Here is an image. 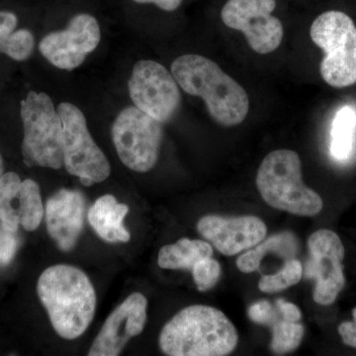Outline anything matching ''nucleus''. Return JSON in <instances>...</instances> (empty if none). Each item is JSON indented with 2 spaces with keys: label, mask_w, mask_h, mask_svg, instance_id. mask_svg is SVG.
<instances>
[{
  "label": "nucleus",
  "mask_w": 356,
  "mask_h": 356,
  "mask_svg": "<svg viewBox=\"0 0 356 356\" xmlns=\"http://www.w3.org/2000/svg\"><path fill=\"white\" fill-rule=\"evenodd\" d=\"M37 293L58 336H83L96 310L95 287L83 270L69 264L48 267L40 275Z\"/></svg>",
  "instance_id": "obj_1"
},
{
  "label": "nucleus",
  "mask_w": 356,
  "mask_h": 356,
  "mask_svg": "<svg viewBox=\"0 0 356 356\" xmlns=\"http://www.w3.org/2000/svg\"><path fill=\"white\" fill-rule=\"evenodd\" d=\"M159 343L168 356H225L236 350L238 334L222 311L192 305L166 323Z\"/></svg>",
  "instance_id": "obj_2"
},
{
  "label": "nucleus",
  "mask_w": 356,
  "mask_h": 356,
  "mask_svg": "<svg viewBox=\"0 0 356 356\" xmlns=\"http://www.w3.org/2000/svg\"><path fill=\"white\" fill-rule=\"evenodd\" d=\"M172 74L184 92L202 98L210 116L220 125H240L247 118L248 93L210 58L181 56L173 60Z\"/></svg>",
  "instance_id": "obj_3"
},
{
  "label": "nucleus",
  "mask_w": 356,
  "mask_h": 356,
  "mask_svg": "<svg viewBox=\"0 0 356 356\" xmlns=\"http://www.w3.org/2000/svg\"><path fill=\"white\" fill-rule=\"evenodd\" d=\"M257 186L269 206L297 216H316L324 207L322 197L302 181L301 159L291 149L267 154L257 170Z\"/></svg>",
  "instance_id": "obj_4"
},
{
  "label": "nucleus",
  "mask_w": 356,
  "mask_h": 356,
  "mask_svg": "<svg viewBox=\"0 0 356 356\" xmlns=\"http://www.w3.org/2000/svg\"><path fill=\"white\" fill-rule=\"evenodd\" d=\"M21 118L25 165L60 170L64 165V130L50 96L30 91L21 102Z\"/></svg>",
  "instance_id": "obj_5"
},
{
  "label": "nucleus",
  "mask_w": 356,
  "mask_h": 356,
  "mask_svg": "<svg viewBox=\"0 0 356 356\" xmlns=\"http://www.w3.org/2000/svg\"><path fill=\"white\" fill-rule=\"evenodd\" d=\"M314 44L325 53L320 65L325 83L343 88L356 83V26L348 14L327 11L311 26Z\"/></svg>",
  "instance_id": "obj_6"
},
{
  "label": "nucleus",
  "mask_w": 356,
  "mask_h": 356,
  "mask_svg": "<svg viewBox=\"0 0 356 356\" xmlns=\"http://www.w3.org/2000/svg\"><path fill=\"white\" fill-rule=\"evenodd\" d=\"M64 130V165L70 175L79 178L84 186L104 181L111 173L106 156L89 133L86 117L76 105L58 106Z\"/></svg>",
  "instance_id": "obj_7"
},
{
  "label": "nucleus",
  "mask_w": 356,
  "mask_h": 356,
  "mask_svg": "<svg viewBox=\"0 0 356 356\" xmlns=\"http://www.w3.org/2000/svg\"><path fill=\"white\" fill-rule=\"evenodd\" d=\"M134 106L122 110L112 125L115 149L124 165L136 172H147L158 163L163 126Z\"/></svg>",
  "instance_id": "obj_8"
},
{
  "label": "nucleus",
  "mask_w": 356,
  "mask_h": 356,
  "mask_svg": "<svg viewBox=\"0 0 356 356\" xmlns=\"http://www.w3.org/2000/svg\"><path fill=\"white\" fill-rule=\"evenodd\" d=\"M131 99L137 108L165 123L181 104L179 86L172 72L154 60H139L128 83Z\"/></svg>",
  "instance_id": "obj_9"
},
{
  "label": "nucleus",
  "mask_w": 356,
  "mask_h": 356,
  "mask_svg": "<svg viewBox=\"0 0 356 356\" xmlns=\"http://www.w3.org/2000/svg\"><path fill=\"white\" fill-rule=\"evenodd\" d=\"M275 0H228L221 11L224 24L243 33L252 50L259 55L280 48L284 30L281 21L271 15Z\"/></svg>",
  "instance_id": "obj_10"
},
{
  "label": "nucleus",
  "mask_w": 356,
  "mask_h": 356,
  "mask_svg": "<svg viewBox=\"0 0 356 356\" xmlns=\"http://www.w3.org/2000/svg\"><path fill=\"white\" fill-rule=\"evenodd\" d=\"M308 250L304 274L307 280H315L314 301L320 305H332L346 285L343 242L331 229H318L309 238Z\"/></svg>",
  "instance_id": "obj_11"
},
{
  "label": "nucleus",
  "mask_w": 356,
  "mask_h": 356,
  "mask_svg": "<svg viewBox=\"0 0 356 356\" xmlns=\"http://www.w3.org/2000/svg\"><path fill=\"white\" fill-rule=\"evenodd\" d=\"M100 40L102 30L97 19L90 14L79 13L72 18L65 29L44 36L39 50L54 67L74 70L97 48Z\"/></svg>",
  "instance_id": "obj_12"
},
{
  "label": "nucleus",
  "mask_w": 356,
  "mask_h": 356,
  "mask_svg": "<svg viewBox=\"0 0 356 356\" xmlns=\"http://www.w3.org/2000/svg\"><path fill=\"white\" fill-rule=\"evenodd\" d=\"M147 300L142 293H132L108 316L97 334L89 356H117L134 337L144 331Z\"/></svg>",
  "instance_id": "obj_13"
},
{
  "label": "nucleus",
  "mask_w": 356,
  "mask_h": 356,
  "mask_svg": "<svg viewBox=\"0 0 356 356\" xmlns=\"http://www.w3.org/2000/svg\"><path fill=\"white\" fill-rule=\"evenodd\" d=\"M197 229L218 252L232 257L250 250L266 238V222L255 216L208 215L199 220Z\"/></svg>",
  "instance_id": "obj_14"
},
{
  "label": "nucleus",
  "mask_w": 356,
  "mask_h": 356,
  "mask_svg": "<svg viewBox=\"0 0 356 356\" xmlns=\"http://www.w3.org/2000/svg\"><path fill=\"white\" fill-rule=\"evenodd\" d=\"M86 205L81 191L65 188L60 189L47 201V229L62 252H70L76 247L83 229Z\"/></svg>",
  "instance_id": "obj_15"
},
{
  "label": "nucleus",
  "mask_w": 356,
  "mask_h": 356,
  "mask_svg": "<svg viewBox=\"0 0 356 356\" xmlns=\"http://www.w3.org/2000/svg\"><path fill=\"white\" fill-rule=\"evenodd\" d=\"M126 204L118 203L111 194L97 199L88 213L89 224L96 234L107 243H127L130 233L124 227V218L128 214Z\"/></svg>",
  "instance_id": "obj_16"
},
{
  "label": "nucleus",
  "mask_w": 356,
  "mask_h": 356,
  "mask_svg": "<svg viewBox=\"0 0 356 356\" xmlns=\"http://www.w3.org/2000/svg\"><path fill=\"white\" fill-rule=\"evenodd\" d=\"M299 243L294 234L289 232L271 236L270 238L257 243V247L248 250L236 261L238 268L243 273H252L261 268L264 255L275 254L280 255L285 261L295 259L298 254Z\"/></svg>",
  "instance_id": "obj_17"
},
{
  "label": "nucleus",
  "mask_w": 356,
  "mask_h": 356,
  "mask_svg": "<svg viewBox=\"0 0 356 356\" xmlns=\"http://www.w3.org/2000/svg\"><path fill=\"white\" fill-rule=\"evenodd\" d=\"M212 255L213 247L210 243L184 238L161 248L158 264L163 269H192L196 262Z\"/></svg>",
  "instance_id": "obj_18"
},
{
  "label": "nucleus",
  "mask_w": 356,
  "mask_h": 356,
  "mask_svg": "<svg viewBox=\"0 0 356 356\" xmlns=\"http://www.w3.org/2000/svg\"><path fill=\"white\" fill-rule=\"evenodd\" d=\"M22 180L17 173H3L0 178V222L6 231L15 234L20 226L18 216Z\"/></svg>",
  "instance_id": "obj_19"
},
{
  "label": "nucleus",
  "mask_w": 356,
  "mask_h": 356,
  "mask_svg": "<svg viewBox=\"0 0 356 356\" xmlns=\"http://www.w3.org/2000/svg\"><path fill=\"white\" fill-rule=\"evenodd\" d=\"M356 128V112L350 106H343L337 112L332 128V156L337 161L350 156Z\"/></svg>",
  "instance_id": "obj_20"
},
{
  "label": "nucleus",
  "mask_w": 356,
  "mask_h": 356,
  "mask_svg": "<svg viewBox=\"0 0 356 356\" xmlns=\"http://www.w3.org/2000/svg\"><path fill=\"white\" fill-rule=\"evenodd\" d=\"M44 215L39 184L33 179L23 180L19 192L18 216L20 226L28 232L39 228Z\"/></svg>",
  "instance_id": "obj_21"
},
{
  "label": "nucleus",
  "mask_w": 356,
  "mask_h": 356,
  "mask_svg": "<svg viewBox=\"0 0 356 356\" xmlns=\"http://www.w3.org/2000/svg\"><path fill=\"white\" fill-rule=\"evenodd\" d=\"M303 336L304 327L298 322L277 320L273 325L270 350L278 355L292 353L299 348Z\"/></svg>",
  "instance_id": "obj_22"
},
{
  "label": "nucleus",
  "mask_w": 356,
  "mask_h": 356,
  "mask_svg": "<svg viewBox=\"0 0 356 356\" xmlns=\"http://www.w3.org/2000/svg\"><path fill=\"white\" fill-rule=\"evenodd\" d=\"M303 275L301 261L296 259H289L278 273L271 275H262L259 282L261 292L267 294L283 291L287 288L296 285Z\"/></svg>",
  "instance_id": "obj_23"
},
{
  "label": "nucleus",
  "mask_w": 356,
  "mask_h": 356,
  "mask_svg": "<svg viewBox=\"0 0 356 356\" xmlns=\"http://www.w3.org/2000/svg\"><path fill=\"white\" fill-rule=\"evenodd\" d=\"M34 35L27 29L14 31L6 39L0 40V53L6 54L18 62L29 58L34 51Z\"/></svg>",
  "instance_id": "obj_24"
},
{
  "label": "nucleus",
  "mask_w": 356,
  "mask_h": 356,
  "mask_svg": "<svg viewBox=\"0 0 356 356\" xmlns=\"http://www.w3.org/2000/svg\"><path fill=\"white\" fill-rule=\"evenodd\" d=\"M193 280L199 291L205 292L215 286L221 277V266L216 259L206 257L192 268Z\"/></svg>",
  "instance_id": "obj_25"
},
{
  "label": "nucleus",
  "mask_w": 356,
  "mask_h": 356,
  "mask_svg": "<svg viewBox=\"0 0 356 356\" xmlns=\"http://www.w3.org/2000/svg\"><path fill=\"white\" fill-rule=\"evenodd\" d=\"M248 317L257 324L273 325L277 321V314L266 300L252 304L248 308Z\"/></svg>",
  "instance_id": "obj_26"
},
{
  "label": "nucleus",
  "mask_w": 356,
  "mask_h": 356,
  "mask_svg": "<svg viewBox=\"0 0 356 356\" xmlns=\"http://www.w3.org/2000/svg\"><path fill=\"white\" fill-rule=\"evenodd\" d=\"M353 321L339 325V334L344 344L356 348V307L353 310Z\"/></svg>",
  "instance_id": "obj_27"
},
{
  "label": "nucleus",
  "mask_w": 356,
  "mask_h": 356,
  "mask_svg": "<svg viewBox=\"0 0 356 356\" xmlns=\"http://www.w3.org/2000/svg\"><path fill=\"white\" fill-rule=\"evenodd\" d=\"M18 18L10 11H0V40L6 39L15 31Z\"/></svg>",
  "instance_id": "obj_28"
},
{
  "label": "nucleus",
  "mask_w": 356,
  "mask_h": 356,
  "mask_svg": "<svg viewBox=\"0 0 356 356\" xmlns=\"http://www.w3.org/2000/svg\"><path fill=\"white\" fill-rule=\"evenodd\" d=\"M276 306L280 309V313L282 314L283 320L294 323L299 322L301 320V311L295 304L289 303V302L285 301L284 299H278L276 301Z\"/></svg>",
  "instance_id": "obj_29"
},
{
  "label": "nucleus",
  "mask_w": 356,
  "mask_h": 356,
  "mask_svg": "<svg viewBox=\"0 0 356 356\" xmlns=\"http://www.w3.org/2000/svg\"><path fill=\"white\" fill-rule=\"evenodd\" d=\"M140 4H154L163 10L172 13L181 6L184 0H133Z\"/></svg>",
  "instance_id": "obj_30"
},
{
  "label": "nucleus",
  "mask_w": 356,
  "mask_h": 356,
  "mask_svg": "<svg viewBox=\"0 0 356 356\" xmlns=\"http://www.w3.org/2000/svg\"><path fill=\"white\" fill-rule=\"evenodd\" d=\"M4 165L3 159H2L1 154H0V178L3 175Z\"/></svg>",
  "instance_id": "obj_31"
}]
</instances>
